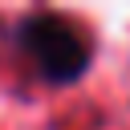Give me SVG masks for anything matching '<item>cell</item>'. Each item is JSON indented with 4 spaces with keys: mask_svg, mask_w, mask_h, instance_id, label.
I'll list each match as a JSON object with an SVG mask.
<instances>
[{
    "mask_svg": "<svg viewBox=\"0 0 130 130\" xmlns=\"http://www.w3.org/2000/svg\"><path fill=\"white\" fill-rule=\"evenodd\" d=\"M16 45L32 61L37 77L49 85H73L93 57L85 28H77L61 12H32L16 24Z\"/></svg>",
    "mask_w": 130,
    "mask_h": 130,
    "instance_id": "1",
    "label": "cell"
}]
</instances>
